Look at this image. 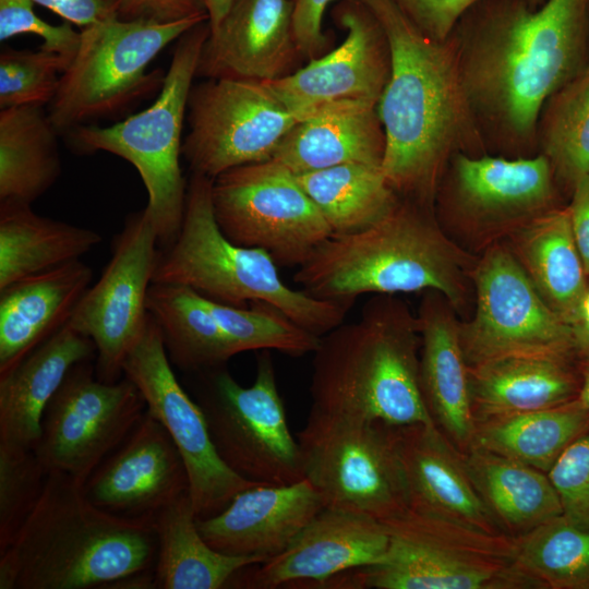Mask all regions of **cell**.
I'll use <instances>...</instances> for the list:
<instances>
[{
  "mask_svg": "<svg viewBox=\"0 0 589 589\" xmlns=\"http://www.w3.org/2000/svg\"><path fill=\"white\" fill-rule=\"evenodd\" d=\"M449 37L488 153L538 155L542 105L589 63V0H478Z\"/></svg>",
  "mask_w": 589,
  "mask_h": 589,
  "instance_id": "cell-1",
  "label": "cell"
},
{
  "mask_svg": "<svg viewBox=\"0 0 589 589\" xmlns=\"http://www.w3.org/2000/svg\"><path fill=\"white\" fill-rule=\"evenodd\" d=\"M361 1L377 17L390 48V74L376 107L386 139L382 171L400 197L433 207L456 154H489L454 43L428 37L388 0Z\"/></svg>",
  "mask_w": 589,
  "mask_h": 589,
  "instance_id": "cell-2",
  "label": "cell"
},
{
  "mask_svg": "<svg viewBox=\"0 0 589 589\" xmlns=\"http://www.w3.org/2000/svg\"><path fill=\"white\" fill-rule=\"evenodd\" d=\"M478 259L444 233L433 207L399 196L371 226L325 239L293 279L314 298L351 303L364 293L436 290L467 320Z\"/></svg>",
  "mask_w": 589,
  "mask_h": 589,
  "instance_id": "cell-3",
  "label": "cell"
},
{
  "mask_svg": "<svg viewBox=\"0 0 589 589\" xmlns=\"http://www.w3.org/2000/svg\"><path fill=\"white\" fill-rule=\"evenodd\" d=\"M154 518H130L93 504L84 484L49 472L10 544L0 551V589L108 588L154 570Z\"/></svg>",
  "mask_w": 589,
  "mask_h": 589,
  "instance_id": "cell-4",
  "label": "cell"
},
{
  "mask_svg": "<svg viewBox=\"0 0 589 589\" xmlns=\"http://www.w3.org/2000/svg\"><path fill=\"white\" fill-rule=\"evenodd\" d=\"M417 313L397 294H373L359 316L320 338L310 412L392 426L435 424L419 377Z\"/></svg>",
  "mask_w": 589,
  "mask_h": 589,
  "instance_id": "cell-5",
  "label": "cell"
},
{
  "mask_svg": "<svg viewBox=\"0 0 589 589\" xmlns=\"http://www.w3.org/2000/svg\"><path fill=\"white\" fill-rule=\"evenodd\" d=\"M212 185L213 179L191 175L180 231L159 251L153 283L183 285L233 306L265 301L318 337L341 324L353 303L322 300L290 288L265 251L238 245L224 236L214 216Z\"/></svg>",
  "mask_w": 589,
  "mask_h": 589,
  "instance_id": "cell-6",
  "label": "cell"
},
{
  "mask_svg": "<svg viewBox=\"0 0 589 589\" xmlns=\"http://www.w3.org/2000/svg\"><path fill=\"white\" fill-rule=\"evenodd\" d=\"M209 36L208 21L183 34L172 53L164 84L154 103L111 125L85 124L68 135L73 152H107L130 163L147 191L145 207L164 247L181 228L188 181L180 166L188 98Z\"/></svg>",
  "mask_w": 589,
  "mask_h": 589,
  "instance_id": "cell-7",
  "label": "cell"
},
{
  "mask_svg": "<svg viewBox=\"0 0 589 589\" xmlns=\"http://www.w3.org/2000/svg\"><path fill=\"white\" fill-rule=\"evenodd\" d=\"M382 522L386 557L351 570V589H544L519 564L512 536L409 508Z\"/></svg>",
  "mask_w": 589,
  "mask_h": 589,
  "instance_id": "cell-8",
  "label": "cell"
},
{
  "mask_svg": "<svg viewBox=\"0 0 589 589\" xmlns=\"http://www.w3.org/2000/svg\"><path fill=\"white\" fill-rule=\"evenodd\" d=\"M207 15L171 22L145 19L103 21L80 31V44L47 106L59 134L118 116L154 93L166 72L148 71L151 62L172 41Z\"/></svg>",
  "mask_w": 589,
  "mask_h": 589,
  "instance_id": "cell-9",
  "label": "cell"
},
{
  "mask_svg": "<svg viewBox=\"0 0 589 589\" xmlns=\"http://www.w3.org/2000/svg\"><path fill=\"white\" fill-rule=\"evenodd\" d=\"M568 203L545 157L456 154L434 199L444 233L479 256L537 218Z\"/></svg>",
  "mask_w": 589,
  "mask_h": 589,
  "instance_id": "cell-10",
  "label": "cell"
},
{
  "mask_svg": "<svg viewBox=\"0 0 589 589\" xmlns=\"http://www.w3.org/2000/svg\"><path fill=\"white\" fill-rule=\"evenodd\" d=\"M195 401L212 442L233 472L261 484L304 479L298 441L290 433L269 350H262L249 387L223 366L195 372Z\"/></svg>",
  "mask_w": 589,
  "mask_h": 589,
  "instance_id": "cell-11",
  "label": "cell"
},
{
  "mask_svg": "<svg viewBox=\"0 0 589 589\" xmlns=\"http://www.w3.org/2000/svg\"><path fill=\"white\" fill-rule=\"evenodd\" d=\"M297 441L324 508L380 521L409 508L395 426L310 412Z\"/></svg>",
  "mask_w": 589,
  "mask_h": 589,
  "instance_id": "cell-12",
  "label": "cell"
},
{
  "mask_svg": "<svg viewBox=\"0 0 589 589\" xmlns=\"http://www.w3.org/2000/svg\"><path fill=\"white\" fill-rule=\"evenodd\" d=\"M214 216L231 242L300 266L333 231L297 176L269 159L231 168L212 185Z\"/></svg>",
  "mask_w": 589,
  "mask_h": 589,
  "instance_id": "cell-13",
  "label": "cell"
},
{
  "mask_svg": "<svg viewBox=\"0 0 589 589\" xmlns=\"http://www.w3.org/2000/svg\"><path fill=\"white\" fill-rule=\"evenodd\" d=\"M298 122L265 82L205 79L189 94L182 157L192 173L215 179L231 168L273 159Z\"/></svg>",
  "mask_w": 589,
  "mask_h": 589,
  "instance_id": "cell-14",
  "label": "cell"
},
{
  "mask_svg": "<svg viewBox=\"0 0 589 589\" xmlns=\"http://www.w3.org/2000/svg\"><path fill=\"white\" fill-rule=\"evenodd\" d=\"M145 411L132 381H100L92 360L80 362L48 402L34 452L48 473L62 472L84 484Z\"/></svg>",
  "mask_w": 589,
  "mask_h": 589,
  "instance_id": "cell-15",
  "label": "cell"
},
{
  "mask_svg": "<svg viewBox=\"0 0 589 589\" xmlns=\"http://www.w3.org/2000/svg\"><path fill=\"white\" fill-rule=\"evenodd\" d=\"M474 305L459 322L469 366L525 353H575L572 329L540 297L505 242L479 255Z\"/></svg>",
  "mask_w": 589,
  "mask_h": 589,
  "instance_id": "cell-16",
  "label": "cell"
},
{
  "mask_svg": "<svg viewBox=\"0 0 589 589\" xmlns=\"http://www.w3.org/2000/svg\"><path fill=\"white\" fill-rule=\"evenodd\" d=\"M122 370L141 392L146 411L165 428L178 448L197 517L218 514L238 493L261 484L233 472L217 454L204 413L179 384L161 332L151 314Z\"/></svg>",
  "mask_w": 589,
  "mask_h": 589,
  "instance_id": "cell-17",
  "label": "cell"
},
{
  "mask_svg": "<svg viewBox=\"0 0 589 589\" xmlns=\"http://www.w3.org/2000/svg\"><path fill=\"white\" fill-rule=\"evenodd\" d=\"M158 243L145 208L129 215L100 278L86 290L67 322L93 340L100 381L120 380L123 362L145 329Z\"/></svg>",
  "mask_w": 589,
  "mask_h": 589,
  "instance_id": "cell-18",
  "label": "cell"
},
{
  "mask_svg": "<svg viewBox=\"0 0 589 589\" xmlns=\"http://www.w3.org/2000/svg\"><path fill=\"white\" fill-rule=\"evenodd\" d=\"M332 15L346 32L340 45L286 76L265 82L299 121L337 103L377 106L390 74L389 44L370 8L361 0H341Z\"/></svg>",
  "mask_w": 589,
  "mask_h": 589,
  "instance_id": "cell-19",
  "label": "cell"
},
{
  "mask_svg": "<svg viewBox=\"0 0 589 589\" xmlns=\"http://www.w3.org/2000/svg\"><path fill=\"white\" fill-rule=\"evenodd\" d=\"M384 524L372 517L323 508L278 555L237 572L227 588L273 589L313 584L384 562L388 550Z\"/></svg>",
  "mask_w": 589,
  "mask_h": 589,
  "instance_id": "cell-20",
  "label": "cell"
},
{
  "mask_svg": "<svg viewBox=\"0 0 589 589\" xmlns=\"http://www.w3.org/2000/svg\"><path fill=\"white\" fill-rule=\"evenodd\" d=\"M88 500L111 514L154 518L189 494L184 461L165 428L147 411L123 443L84 483Z\"/></svg>",
  "mask_w": 589,
  "mask_h": 589,
  "instance_id": "cell-21",
  "label": "cell"
},
{
  "mask_svg": "<svg viewBox=\"0 0 589 589\" xmlns=\"http://www.w3.org/2000/svg\"><path fill=\"white\" fill-rule=\"evenodd\" d=\"M293 0H235L203 47L196 77L269 82L293 72L301 57L292 27Z\"/></svg>",
  "mask_w": 589,
  "mask_h": 589,
  "instance_id": "cell-22",
  "label": "cell"
},
{
  "mask_svg": "<svg viewBox=\"0 0 589 589\" xmlns=\"http://www.w3.org/2000/svg\"><path fill=\"white\" fill-rule=\"evenodd\" d=\"M324 508L306 480L290 484H255L238 493L221 512L197 517L196 526L215 550L263 562L281 553Z\"/></svg>",
  "mask_w": 589,
  "mask_h": 589,
  "instance_id": "cell-23",
  "label": "cell"
},
{
  "mask_svg": "<svg viewBox=\"0 0 589 589\" xmlns=\"http://www.w3.org/2000/svg\"><path fill=\"white\" fill-rule=\"evenodd\" d=\"M409 509L490 533H505L478 493L462 453L435 424L395 426Z\"/></svg>",
  "mask_w": 589,
  "mask_h": 589,
  "instance_id": "cell-24",
  "label": "cell"
},
{
  "mask_svg": "<svg viewBox=\"0 0 589 589\" xmlns=\"http://www.w3.org/2000/svg\"><path fill=\"white\" fill-rule=\"evenodd\" d=\"M421 336V394L435 425L461 452L471 446L476 430L469 365L465 358L457 314L440 291L422 292L417 311Z\"/></svg>",
  "mask_w": 589,
  "mask_h": 589,
  "instance_id": "cell-25",
  "label": "cell"
},
{
  "mask_svg": "<svg viewBox=\"0 0 589 589\" xmlns=\"http://www.w3.org/2000/svg\"><path fill=\"white\" fill-rule=\"evenodd\" d=\"M476 423L555 407L578 398L580 360L575 353H525L469 366Z\"/></svg>",
  "mask_w": 589,
  "mask_h": 589,
  "instance_id": "cell-26",
  "label": "cell"
},
{
  "mask_svg": "<svg viewBox=\"0 0 589 589\" xmlns=\"http://www.w3.org/2000/svg\"><path fill=\"white\" fill-rule=\"evenodd\" d=\"M95 358L93 340L65 323L0 374V443L34 449L45 409L69 371Z\"/></svg>",
  "mask_w": 589,
  "mask_h": 589,
  "instance_id": "cell-27",
  "label": "cell"
},
{
  "mask_svg": "<svg viewBox=\"0 0 589 589\" xmlns=\"http://www.w3.org/2000/svg\"><path fill=\"white\" fill-rule=\"evenodd\" d=\"M92 279L76 260L0 289V374L69 321Z\"/></svg>",
  "mask_w": 589,
  "mask_h": 589,
  "instance_id": "cell-28",
  "label": "cell"
},
{
  "mask_svg": "<svg viewBox=\"0 0 589 589\" xmlns=\"http://www.w3.org/2000/svg\"><path fill=\"white\" fill-rule=\"evenodd\" d=\"M376 107L337 103L317 110L286 134L273 159L294 175L351 163L382 167L386 139Z\"/></svg>",
  "mask_w": 589,
  "mask_h": 589,
  "instance_id": "cell-29",
  "label": "cell"
},
{
  "mask_svg": "<svg viewBox=\"0 0 589 589\" xmlns=\"http://www.w3.org/2000/svg\"><path fill=\"white\" fill-rule=\"evenodd\" d=\"M503 242L543 301L570 326L589 276L575 241L567 204L537 218Z\"/></svg>",
  "mask_w": 589,
  "mask_h": 589,
  "instance_id": "cell-30",
  "label": "cell"
},
{
  "mask_svg": "<svg viewBox=\"0 0 589 589\" xmlns=\"http://www.w3.org/2000/svg\"><path fill=\"white\" fill-rule=\"evenodd\" d=\"M196 518L190 494L154 517L157 534L155 588H227L237 572L263 562L259 557L228 555L215 550L200 533Z\"/></svg>",
  "mask_w": 589,
  "mask_h": 589,
  "instance_id": "cell-31",
  "label": "cell"
},
{
  "mask_svg": "<svg viewBox=\"0 0 589 589\" xmlns=\"http://www.w3.org/2000/svg\"><path fill=\"white\" fill-rule=\"evenodd\" d=\"M462 455L478 493L506 534H525L562 515L546 472L478 447Z\"/></svg>",
  "mask_w": 589,
  "mask_h": 589,
  "instance_id": "cell-32",
  "label": "cell"
},
{
  "mask_svg": "<svg viewBox=\"0 0 589 589\" xmlns=\"http://www.w3.org/2000/svg\"><path fill=\"white\" fill-rule=\"evenodd\" d=\"M58 135L44 107L0 109V204L32 205L55 184Z\"/></svg>",
  "mask_w": 589,
  "mask_h": 589,
  "instance_id": "cell-33",
  "label": "cell"
},
{
  "mask_svg": "<svg viewBox=\"0 0 589 589\" xmlns=\"http://www.w3.org/2000/svg\"><path fill=\"white\" fill-rule=\"evenodd\" d=\"M101 240L97 231L40 216L31 205L0 204V289L80 260Z\"/></svg>",
  "mask_w": 589,
  "mask_h": 589,
  "instance_id": "cell-34",
  "label": "cell"
},
{
  "mask_svg": "<svg viewBox=\"0 0 589 589\" xmlns=\"http://www.w3.org/2000/svg\"><path fill=\"white\" fill-rule=\"evenodd\" d=\"M147 311L158 325L169 360L200 372L223 366L236 353L205 298L177 284L152 283Z\"/></svg>",
  "mask_w": 589,
  "mask_h": 589,
  "instance_id": "cell-35",
  "label": "cell"
},
{
  "mask_svg": "<svg viewBox=\"0 0 589 589\" xmlns=\"http://www.w3.org/2000/svg\"><path fill=\"white\" fill-rule=\"evenodd\" d=\"M588 429L589 408L576 398L551 408L478 422L470 447L548 472L567 446Z\"/></svg>",
  "mask_w": 589,
  "mask_h": 589,
  "instance_id": "cell-36",
  "label": "cell"
},
{
  "mask_svg": "<svg viewBox=\"0 0 589 589\" xmlns=\"http://www.w3.org/2000/svg\"><path fill=\"white\" fill-rule=\"evenodd\" d=\"M296 176L335 235L371 226L399 200L378 166L351 163Z\"/></svg>",
  "mask_w": 589,
  "mask_h": 589,
  "instance_id": "cell-37",
  "label": "cell"
},
{
  "mask_svg": "<svg viewBox=\"0 0 589 589\" xmlns=\"http://www.w3.org/2000/svg\"><path fill=\"white\" fill-rule=\"evenodd\" d=\"M536 136L538 154L545 157L569 200L589 178V63L544 101Z\"/></svg>",
  "mask_w": 589,
  "mask_h": 589,
  "instance_id": "cell-38",
  "label": "cell"
},
{
  "mask_svg": "<svg viewBox=\"0 0 589 589\" xmlns=\"http://www.w3.org/2000/svg\"><path fill=\"white\" fill-rule=\"evenodd\" d=\"M514 539L519 564L544 589H589V528L560 515Z\"/></svg>",
  "mask_w": 589,
  "mask_h": 589,
  "instance_id": "cell-39",
  "label": "cell"
},
{
  "mask_svg": "<svg viewBox=\"0 0 589 589\" xmlns=\"http://www.w3.org/2000/svg\"><path fill=\"white\" fill-rule=\"evenodd\" d=\"M205 301L236 353L274 349L291 357H302L313 353L318 346L321 337L268 302L253 301L241 308L206 298Z\"/></svg>",
  "mask_w": 589,
  "mask_h": 589,
  "instance_id": "cell-40",
  "label": "cell"
},
{
  "mask_svg": "<svg viewBox=\"0 0 589 589\" xmlns=\"http://www.w3.org/2000/svg\"><path fill=\"white\" fill-rule=\"evenodd\" d=\"M71 60L39 47H4L0 53V109L48 106Z\"/></svg>",
  "mask_w": 589,
  "mask_h": 589,
  "instance_id": "cell-41",
  "label": "cell"
},
{
  "mask_svg": "<svg viewBox=\"0 0 589 589\" xmlns=\"http://www.w3.org/2000/svg\"><path fill=\"white\" fill-rule=\"evenodd\" d=\"M47 476L34 449L0 443V551L34 508Z\"/></svg>",
  "mask_w": 589,
  "mask_h": 589,
  "instance_id": "cell-42",
  "label": "cell"
},
{
  "mask_svg": "<svg viewBox=\"0 0 589 589\" xmlns=\"http://www.w3.org/2000/svg\"><path fill=\"white\" fill-rule=\"evenodd\" d=\"M569 521L589 528V429L578 436L546 472Z\"/></svg>",
  "mask_w": 589,
  "mask_h": 589,
  "instance_id": "cell-43",
  "label": "cell"
},
{
  "mask_svg": "<svg viewBox=\"0 0 589 589\" xmlns=\"http://www.w3.org/2000/svg\"><path fill=\"white\" fill-rule=\"evenodd\" d=\"M34 4V0H0V40L33 34L43 39L40 48L72 60L80 44V32L69 22L52 25L41 20Z\"/></svg>",
  "mask_w": 589,
  "mask_h": 589,
  "instance_id": "cell-44",
  "label": "cell"
},
{
  "mask_svg": "<svg viewBox=\"0 0 589 589\" xmlns=\"http://www.w3.org/2000/svg\"><path fill=\"white\" fill-rule=\"evenodd\" d=\"M428 37L446 40L461 15L478 0H388Z\"/></svg>",
  "mask_w": 589,
  "mask_h": 589,
  "instance_id": "cell-45",
  "label": "cell"
},
{
  "mask_svg": "<svg viewBox=\"0 0 589 589\" xmlns=\"http://www.w3.org/2000/svg\"><path fill=\"white\" fill-rule=\"evenodd\" d=\"M336 0H293L292 27L301 57L313 60L329 50L330 39L323 28L324 14Z\"/></svg>",
  "mask_w": 589,
  "mask_h": 589,
  "instance_id": "cell-46",
  "label": "cell"
},
{
  "mask_svg": "<svg viewBox=\"0 0 589 589\" xmlns=\"http://www.w3.org/2000/svg\"><path fill=\"white\" fill-rule=\"evenodd\" d=\"M65 22L80 27L123 19L130 0H34Z\"/></svg>",
  "mask_w": 589,
  "mask_h": 589,
  "instance_id": "cell-47",
  "label": "cell"
},
{
  "mask_svg": "<svg viewBox=\"0 0 589 589\" xmlns=\"http://www.w3.org/2000/svg\"><path fill=\"white\" fill-rule=\"evenodd\" d=\"M204 14L199 0H130L123 20L171 22Z\"/></svg>",
  "mask_w": 589,
  "mask_h": 589,
  "instance_id": "cell-48",
  "label": "cell"
},
{
  "mask_svg": "<svg viewBox=\"0 0 589 589\" xmlns=\"http://www.w3.org/2000/svg\"><path fill=\"white\" fill-rule=\"evenodd\" d=\"M567 207L575 241L589 276V178L576 187Z\"/></svg>",
  "mask_w": 589,
  "mask_h": 589,
  "instance_id": "cell-49",
  "label": "cell"
},
{
  "mask_svg": "<svg viewBox=\"0 0 589 589\" xmlns=\"http://www.w3.org/2000/svg\"><path fill=\"white\" fill-rule=\"evenodd\" d=\"M570 329L576 356L579 360L589 358V281Z\"/></svg>",
  "mask_w": 589,
  "mask_h": 589,
  "instance_id": "cell-50",
  "label": "cell"
},
{
  "mask_svg": "<svg viewBox=\"0 0 589 589\" xmlns=\"http://www.w3.org/2000/svg\"><path fill=\"white\" fill-rule=\"evenodd\" d=\"M205 10L209 29H215L228 13L235 0H199Z\"/></svg>",
  "mask_w": 589,
  "mask_h": 589,
  "instance_id": "cell-51",
  "label": "cell"
},
{
  "mask_svg": "<svg viewBox=\"0 0 589 589\" xmlns=\"http://www.w3.org/2000/svg\"><path fill=\"white\" fill-rule=\"evenodd\" d=\"M581 387L578 395L579 401L589 408V358L580 360Z\"/></svg>",
  "mask_w": 589,
  "mask_h": 589,
  "instance_id": "cell-52",
  "label": "cell"
},
{
  "mask_svg": "<svg viewBox=\"0 0 589 589\" xmlns=\"http://www.w3.org/2000/svg\"><path fill=\"white\" fill-rule=\"evenodd\" d=\"M545 0H529L532 9H537L544 3Z\"/></svg>",
  "mask_w": 589,
  "mask_h": 589,
  "instance_id": "cell-53",
  "label": "cell"
}]
</instances>
